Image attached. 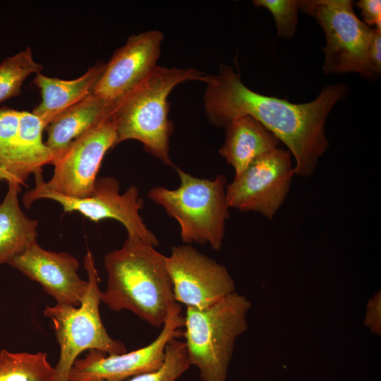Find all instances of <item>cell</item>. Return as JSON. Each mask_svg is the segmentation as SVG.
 Returning a JSON list of instances; mask_svg holds the SVG:
<instances>
[{"mask_svg":"<svg viewBox=\"0 0 381 381\" xmlns=\"http://www.w3.org/2000/svg\"><path fill=\"white\" fill-rule=\"evenodd\" d=\"M206 75L194 68L157 66L117 102L112 114L117 145L128 140H138L145 151L165 165L174 167L169 155L174 126L168 118V97L179 84L192 80L205 83Z\"/></svg>","mask_w":381,"mask_h":381,"instance_id":"3957f363","label":"cell"},{"mask_svg":"<svg viewBox=\"0 0 381 381\" xmlns=\"http://www.w3.org/2000/svg\"><path fill=\"white\" fill-rule=\"evenodd\" d=\"M225 128L224 142L219 152L233 167L235 176L281 143L272 132L250 116L233 120Z\"/></svg>","mask_w":381,"mask_h":381,"instance_id":"e0dca14e","label":"cell"},{"mask_svg":"<svg viewBox=\"0 0 381 381\" xmlns=\"http://www.w3.org/2000/svg\"><path fill=\"white\" fill-rule=\"evenodd\" d=\"M205 83V109L213 125L226 128L236 119L254 118L286 145L294 157V175L303 178L315 173L327 151L326 120L349 92V86L338 83L323 87L310 102L291 103L253 91L242 82L239 72L226 64H221L217 74L207 75Z\"/></svg>","mask_w":381,"mask_h":381,"instance_id":"6da1fadb","label":"cell"},{"mask_svg":"<svg viewBox=\"0 0 381 381\" xmlns=\"http://www.w3.org/2000/svg\"><path fill=\"white\" fill-rule=\"evenodd\" d=\"M107 273L101 302L112 311L129 310L155 327L163 326L176 302L167 257L136 236L104 257Z\"/></svg>","mask_w":381,"mask_h":381,"instance_id":"7a4b0ae2","label":"cell"},{"mask_svg":"<svg viewBox=\"0 0 381 381\" xmlns=\"http://www.w3.org/2000/svg\"><path fill=\"white\" fill-rule=\"evenodd\" d=\"M20 186L8 183L0 203V265L8 264L37 242V220L27 216L20 206Z\"/></svg>","mask_w":381,"mask_h":381,"instance_id":"d6986e66","label":"cell"},{"mask_svg":"<svg viewBox=\"0 0 381 381\" xmlns=\"http://www.w3.org/2000/svg\"><path fill=\"white\" fill-rule=\"evenodd\" d=\"M253 3L267 8L273 15L279 37L291 39L294 36L299 11L298 0H255Z\"/></svg>","mask_w":381,"mask_h":381,"instance_id":"603a6c76","label":"cell"},{"mask_svg":"<svg viewBox=\"0 0 381 381\" xmlns=\"http://www.w3.org/2000/svg\"><path fill=\"white\" fill-rule=\"evenodd\" d=\"M8 264L39 283L56 303L78 307L86 294L87 280L80 277L79 262L68 253L46 250L37 241Z\"/></svg>","mask_w":381,"mask_h":381,"instance_id":"5bb4252c","label":"cell"},{"mask_svg":"<svg viewBox=\"0 0 381 381\" xmlns=\"http://www.w3.org/2000/svg\"><path fill=\"white\" fill-rule=\"evenodd\" d=\"M184 318L181 306L170 308L159 334L148 345L121 354L109 355L91 349L73 363L68 381H126L134 376L155 371L163 364L166 346L174 338L183 336Z\"/></svg>","mask_w":381,"mask_h":381,"instance_id":"30bf717a","label":"cell"},{"mask_svg":"<svg viewBox=\"0 0 381 381\" xmlns=\"http://www.w3.org/2000/svg\"><path fill=\"white\" fill-rule=\"evenodd\" d=\"M356 5L361 9L363 23L368 27L375 25L381 29V1L380 0H360Z\"/></svg>","mask_w":381,"mask_h":381,"instance_id":"484cf974","label":"cell"},{"mask_svg":"<svg viewBox=\"0 0 381 381\" xmlns=\"http://www.w3.org/2000/svg\"><path fill=\"white\" fill-rule=\"evenodd\" d=\"M116 105L93 92L90 94L47 125L46 145L59 157L75 139L109 118Z\"/></svg>","mask_w":381,"mask_h":381,"instance_id":"2e32d148","label":"cell"},{"mask_svg":"<svg viewBox=\"0 0 381 381\" xmlns=\"http://www.w3.org/2000/svg\"><path fill=\"white\" fill-rule=\"evenodd\" d=\"M180 186L176 189L155 186L147 197L161 205L180 226L186 244L208 243L219 250L223 243L229 209L226 196V178L219 174L212 179H201L176 168Z\"/></svg>","mask_w":381,"mask_h":381,"instance_id":"5b68a950","label":"cell"},{"mask_svg":"<svg viewBox=\"0 0 381 381\" xmlns=\"http://www.w3.org/2000/svg\"><path fill=\"white\" fill-rule=\"evenodd\" d=\"M45 124L34 114L22 111L6 168V183L25 185L31 174H42L58 156L42 140Z\"/></svg>","mask_w":381,"mask_h":381,"instance_id":"9a60e30c","label":"cell"},{"mask_svg":"<svg viewBox=\"0 0 381 381\" xmlns=\"http://www.w3.org/2000/svg\"><path fill=\"white\" fill-rule=\"evenodd\" d=\"M83 265L87 274V290L78 307L56 303L47 306L44 315L50 319L59 346V360L51 381H68L69 372L85 351L98 350L109 355L127 351L124 344L108 334L99 313V276L94 256L87 250Z\"/></svg>","mask_w":381,"mask_h":381,"instance_id":"8992f818","label":"cell"},{"mask_svg":"<svg viewBox=\"0 0 381 381\" xmlns=\"http://www.w3.org/2000/svg\"><path fill=\"white\" fill-rule=\"evenodd\" d=\"M368 66L374 76L381 72V29L373 28L368 52Z\"/></svg>","mask_w":381,"mask_h":381,"instance_id":"4316f807","label":"cell"},{"mask_svg":"<svg viewBox=\"0 0 381 381\" xmlns=\"http://www.w3.org/2000/svg\"><path fill=\"white\" fill-rule=\"evenodd\" d=\"M105 64L97 61L83 75L73 80H62L38 73L33 84L40 90L41 102L32 114L47 125L63 111L92 93Z\"/></svg>","mask_w":381,"mask_h":381,"instance_id":"ac0fdd59","label":"cell"},{"mask_svg":"<svg viewBox=\"0 0 381 381\" xmlns=\"http://www.w3.org/2000/svg\"><path fill=\"white\" fill-rule=\"evenodd\" d=\"M112 115L75 139L56 158L52 176L44 181L35 176V185L73 198L90 195L106 153L117 145Z\"/></svg>","mask_w":381,"mask_h":381,"instance_id":"9c48e42d","label":"cell"},{"mask_svg":"<svg viewBox=\"0 0 381 381\" xmlns=\"http://www.w3.org/2000/svg\"><path fill=\"white\" fill-rule=\"evenodd\" d=\"M175 301L203 310L236 291L227 268L186 244L173 246L167 257Z\"/></svg>","mask_w":381,"mask_h":381,"instance_id":"7c38bea8","label":"cell"},{"mask_svg":"<svg viewBox=\"0 0 381 381\" xmlns=\"http://www.w3.org/2000/svg\"><path fill=\"white\" fill-rule=\"evenodd\" d=\"M20 111L0 109V183L6 182L8 161L17 134Z\"/></svg>","mask_w":381,"mask_h":381,"instance_id":"cb8c5ba5","label":"cell"},{"mask_svg":"<svg viewBox=\"0 0 381 381\" xmlns=\"http://www.w3.org/2000/svg\"><path fill=\"white\" fill-rule=\"evenodd\" d=\"M250 301L234 291L203 310L186 308L184 344L202 381H226L237 338L248 329Z\"/></svg>","mask_w":381,"mask_h":381,"instance_id":"277c9868","label":"cell"},{"mask_svg":"<svg viewBox=\"0 0 381 381\" xmlns=\"http://www.w3.org/2000/svg\"><path fill=\"white\" fill-rule=\"evenodd\" d=\"M350 0H300L298 8L312 16L324 31L326 45L322 49L326 74L358 73L373 78L368 52L373 29L355 14Z\"/></svg>","mask_w":381,"mask_h":381,"instance_id":"52a82bcc","label":"cell"},{"mask_svg":"<svg viewBox=\"0 0 381 381\" xmlns=\"http://www.w3.org/2000/svg\"><path fill=\"white\" fill-rule=\"evenodd\" d=\"M42 68L34 60L30 47L5 58L0 64V103L19 96L25 80L32 73H40Z\"/></svg>","mask_w":381,"mask_h":381,"instance_id":"44dd1931","label":"cell"},{"mask_svg":"<svg viewBox=\"0 0 381 381\" xmlns=\"http://www.w3.org/2000/svg\"><path fill=\"white\" fill-rule=\"evenodd\" d=\"M190 367L184 341L174 337L166 346L165 358L159 369L126 381H176Z\"/></svg>","mask_w":381,"mask_h":381,"instance_id":"7402d4cb","label":"cell"},{"mask_svg":"<svg viewBox=\"0 0 381 381\" xmlns=\"http://www.w3.org/2000/svg\"><path fill=\"white\" fill-rule=\"evenodd\" d=\"M294 176L291 152L279 147L254 160L226 185L229 208L260 212L272 219L289 193Z\"/></svg>","mask_w":381,"mask_h":381,"instance_id":"8fae6325","label":"cell"},{"mask_svg":"<svg viewBox=\"0 0 381 381\" xmlns=\"http://www.w3.org/2000/svg\"><path fill=\"white\" fill-rule=\"evenodd\" d=\"M365 325L372 333L381 334V292L375 293L366 304Z\"/></svg>","mask_w":381,"mask_h":381,"instance_id":"d4e9b609","label":"cell"},{"mask_svg":"<svg viewBox=\"0 0 381 381\" xmlns=\"http://www.w3.org/2000/svg\"><path fill=\"white\" fill-rule=\"evenodd\" d=\"M53 369L45 352L0 351V381H51Z\"/></svg>","mask_w":381,"mask_h":381,"instance_id":"ffe728a7","label":"cell"},{"mask_svg":"<svg viewBox=\"0 0 381 381\" xmlns=\"http://www.w3.org/2000/svg\"><path fill=\"white\" fill-rule=\"evenodd\" d=\"M163 38L159 30L130 36L105 64L93 93L117 104L156 68Z\"/></svg>","mask_w":381,"mask_h":381,"instance_id":"4fadbf2b","label":"cell"},{"mask_svg":"<svg viewBox=\"0 0 381 381\" xmlns=\"http://www.w3.org/2000/svg\"><path fill=\"white\" fill-rule=\"evenodd\" d=\"M40 199L52 200L60 204L64 212H78L95 222L115 219L124 226L128 236H136L155 247L159 245L157 236L147 227L140 215L143 200L134 185L121 194L119 182L115 178H97L92 193L84 198L63 195L35 185L23 195V202L28 208Z\"/></svg>","mask_w":381,"mask_h":381,"instance_id":"ba28073f","label":"cell"}]
</instances>
